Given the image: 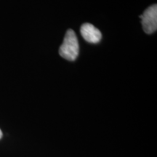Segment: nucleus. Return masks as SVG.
Instances as JSON below:
<instances>
[{"label":"nucleus","instance_id":"f257e3e1","mask_svg":"<svg viewBox=\"0 0 157 157\" xmlns=\"http://www.w3.org/2000/svg\"><path fill=\"white\" fill-rule=\"evenodd\" d=\"M79 46L75 32L69 29L66 31L63 42L59 49L60 56L69 61H74L78 56Z\"/></svg>","mask_w":157,"mask_h":157},{"label":"nucleus","instance_id":"20e7f679","mask_svg":"<svg viewBox=\"0 0 157 157\" xmlns=\"http://www.w3.org/2000/svg\"><path fill=\"white\" fill-rule=\"evenodd\" d=\"M2 137V130L0 129V139H1Z\"/></svg>","mask_w":157,"mask_h":157},{"label":"nucleus","instance_id":"7ed1b4c3","mask_svg":"<svg viewBox=\"0 0 157 157\" xmlns=\"http://www.w3.org/2000/svg\"><path fill=\"white\" fill-rule=\"evenodd\" d=\"M81 34L87 42L96 44L101 40L102 34L93 24L84 23L81 26Z\"/></svg>","mask_w":157,"mask_h":157},{"label":"nucleus","instance_id":"f03ea898","mask_svg":"<svg viewBox=\"0 0 157 157\" xmlns=\"http://www.w3.org/2000/svg\"><path fill=\"white\" fill-rule=\"evenodd\" d=\"M140 17L143 29L148 34L154 33L157 29V5H153L148 7Z\"/></svg>","mask_w":157,"mask_h":157}]
</instances>
